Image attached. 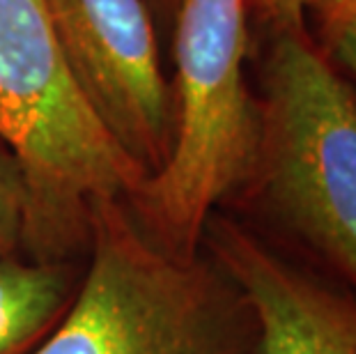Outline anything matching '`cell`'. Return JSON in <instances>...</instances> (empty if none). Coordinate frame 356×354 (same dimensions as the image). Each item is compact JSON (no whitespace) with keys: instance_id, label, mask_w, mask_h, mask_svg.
Wrapping results in <instances>:
<instances>
[{"instance_id":"1","label":"cell","mask_w":356,"mask_h":354,"mask_svg":"<svg viewBox=\"0 0 356 354\" xmlns=\"http://www.w3.org/2000/svg\"><path fill=\"white\" fill-rule=\"evenodd\" d=\"M244 202L292 253L356 290V90L308 26L269 30Z\"/></svg>"},{"instance_id":"2","label":"cell","mask_w":356,"mask_h":354,"mask_svg":"<svg viewBox=\"0 0 356 354\" xmlns=\"http://www.w3.org/2000/svg\"><path fill=\"white\" fill-rule=\"evenodd\" d=\"M0 134L28 177L30 260H86L95 202L147 179L79 92L44 0H0Z\"/></svg>"},{"instance_id":"3","label":"cell","mask_w":356,"mask_h":354,"mask_svg":"<svg viewBox=\"0 0 356 354\" xmlns=\"http://www.w3.org/2000/svg\"><path fill=\"white\" fill-rule=\"evenodd\" d=\"M170 37L172 150L127 205L154 244L195 258L207 218L251 177L260 143V102L246 77V0H184Z\"/></svg>"},{"instance_id":"4","label":"cell","mask_w":356,"mask_h":354,"mask_svg":"<svg viewBox=\"0 0 356 354\" xmlns=\"http://www.w3.org/2000/svg\"><path fill=\"white\" fill-rule=\"evenodd\" d=\"M30 354H255V322L207 253H168L111 198L92 207L72 306Z\"/></svg>"},{"instance_id":"5","label":"cell","mask_w":356,"mask_h":354,"mask_svg":"<svg viewBox=\"0 0 356 354\" xmlns=\"http://www.w3.org/2000/svg\"><path fill=\"white\" fill-rule=\"evenodd\" d=\"M60 56L104 129L149 175L172 150L175 113L147 0H44Z\"/></svg>"},{"instance_id":"6","label":"cell","mask_w":356,"mask_h":354,"mask_svg":"<svg viewBox=\"0 0 356 354\" xmlns=\"http://www.w3.org/2000/svg\"><path fill=\"white\" fill-rule=\"evenodd\" d=\"M202 251L244 297L255 354H356L352 285L221 209L207 218Z\"/></svg>"},{"instance_id":"7","label":"cell","mask_w":356,"mask_h":354,"mask_svg":"<svg viewBox=\"0 0 356 354\" xmlns=\"http://www.w3.org/2000/svg\"><path fill=\"white\" fill-rule=\"evenodd\" d=\"M86 260H0V354H30L63 320Z\"/></svg>"},{"instance_id":"8","label":"cell","mask_w":356,"mask_h":354,"mask_svg":"<svg viewBox=\"0 0 356 354\" xmlns=\"http://www.w3.org/2000/svg\"><path fill=\"white\" fill-rule=\"evenodd\" d=\"M28 205L30 193L24 163L0 134V260L26 255Z\"/></svg>"},{"instance_id":"9","label":"cell","mask_w":356,"mask_h":354,"mask_svg":"<svg viewBox=\"0 0 356 354\" xmlns=\"http://www.w3.org/2000/svg\"><path fill=\"white\" fill-rule=\"evenodd\" d=\"M308 19L315 24L313 40L322 47L356 21V0H280L276 21L269 30L308 26Z\"/></svg>"},{"instance_id":"10","label":"cell","mask_w":356,"mask_h":354,"mask_svg":"<svg viewBox=\"0 0 356 354\" xmlns=\"http://www.w3.org/2000/svg\"><path fill=\"white\" fill-rule=\"evenodd\" d=\"M331 58V63L343 74H350L356 81V21L336 33L327 44L320 47Z\"/></svg>"},{"instance_id":"11","label":"cell","mask_w":356,"mask_h":354,"mask_svg":"<svg viewBox=\"0 0 356 354\" xmlns=\"http://www.w3.org/2000/svg\"><path fill=\"white\" fill-rule=\"evenodd\" d=\"M147 5L154 14L156 26H163L168 33H172V26H175V19L184 0H147Z\"/></svg>"},{"instance_id":"12","label":"cell","mask_w":356,"mask_h":354,"mask_svg":"<svg viewBox=\"0 0 356 354\" xmlns=\"http://www.w3.org/2000/svg\"><path fill=\"white\" fill-rule=\"evenodd\" d=\"M248 5V17H251V24H260L264 28H271L276 21V14H278V7H280V0H246Z\"/></svg>"}]
</instances>
